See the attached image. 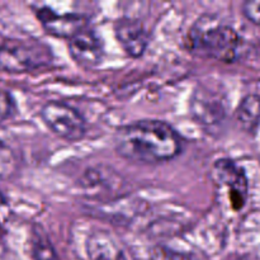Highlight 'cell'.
Segmentation results:
<instances>
[{"label":"cell","instance_id":"6da1fadb","mask_svg":"<svg viewBox=\"0 0 260 260\" xmlns=\"http://www.w3.org/2000/svg\"><path fill=\"white\" fill-rule=\"evenodd\" d=\"M113 145L119 156L139 164H161L183 151L182 136L172 124L159 119H141L118 127Z\"/></svg>","mask_w":260,"mask_h":260},{"label":"cell","instance_id":"7a4b0ae2","mask_svg":"<svg viewBox=\"0 0 260 260\" xmlns=\"http://www.w3.org/2000/svg\"><path fill=\"white\" fill-rule=\"evenodd\" d=\"M187 46L198 57L231 63L239 56L241 37L233 25L212 14H203L189 28Z\"/></svg>","mask_w":260,"mask_h":260},{"label":"cell","instance_id":"3957f363","mask_svg":"<svg viewBox=\"0 0 260 260\" xmlns=\"http://www.w3.org/2000/svg\"><path fill=\"white\" fill-rule=\"evenodd\" d=\"M52 60V50L41 41L0 36V70L30 73L46 68Z\"/></svg>","mask_w":260,"mask_h":260},{"label":"cell","instance_id":"277c9868","mask_svg":"<svg viewBox=\"0 0 260 260\" xmlns=\"http://www.w3.org/2000/svg\"><path fill=\"white\" fill-rule=\"evenodd\" d=\"M189 113L208 134H215L228 118L226 94L213 86L200 84L190 96Z\"/></svg>","mask_w":260,"mask_h":260},{"label":"cell","instance_id":"5b68a950","mask_svg":"<svg viewBox=\"0 0 260 260\" xmlns=\"http://www.w3.org/2000/svg\"><path fill=\"white\" fill-rule=\"evenodd\" d=\"M40 117L48 129L58 139L78 142L86 135V121L69 104L57 101L46 102L40 111Z\"/></svg>","mask_w":260,"mask_h":260},{"label":"cell","instance_id":"8992f818","mask_svg":"<svg viewBox=\"0 0 260 260\" xmlns=\"http://www.w3.org/2000/svg\"><path fill=\"white\" fill-rule=\"evenodd\" d=\"M212 178L216 183L228 188L229 200L234 211L245 207L249 193V180L243 167L229 157H221L213 162Z\"/></svg>","mask_w":260,"mask_h":260},{"label":"cell","instance_id":"52a82bcc","mask_svg":"<svg viewBox=\"0 0 260 260\" xmlns=\"http://www.w3.org/2000/svg\"><path fill=\"white\" fill-rule=\"evenodd\" d=\"M35 13L46 33L56 38L69 41L84 28L89 27L88 18L79 13L58 14L50 7L37 8Z\"/></svg>","mask_w":260,"mask_h":260},{"label":"cell","instance_id":"ba28073f","mask_svg":"<svg viewBox=\"0 0 260 260\" xmlns=\"http://www.w3.org/2000/svg\"><path fill=\"white\" fill-rule=\"evenodd\" d=\"M114 36L127 56L140 58L145 55L151 42V36L139 19L122 17L113 24Z\"/></svg>","mask_w":260,"mask_h":260},{"label":"cell","instance_id":"9c48e42d","mask_svg":"<svg viewBox=\"0 0 260 260\" xmlns=\"http://www.w3.org/2000/svg\"><path fill=\"white\" fill-rule=\"evenodd\" d=\"M68 48L70 57L83 69H93L103 61L104 43L90 27L84 28L70 38L68 41Z\"/></svg>","mask_w":260,"mask_h":260},{"label":"cell","instance_id":"30bf717a","mask_svg":"<svg viewBox=\"0 0 260 260\" xmlns=\"http://www.w3.org/2000/svg\"><path fill=\"white\" fill-rule=\"evenodd\" d=\"M85 250L89 260H127L118 243L104 230H96L88 236Z\"/></svg>","mask_w":260,"mask_h":260},{"label":"cell","instance_id":"8fae6325","mask_svg":"<svg viewBox=\"0 0 260 260\" xmlns=\"http://www.w3.org/2000/svg\"><path fill=\"white\" fill-rule=\"evenodd\" d=\"M235 119L241 131L255 134L260 124V95L246 94L236 107Z\"/></svg>","mask_w":260,"mask_h":260},{"label":"cell","instance_id":"7c38bea8","mask_svg":"<svg viewBox=\"0 0 260 260\" xmlns=\"http://www.w3.org/2000/svg\"><path fill=\"white\" fill-rule=\"evenodd\" d=\"M32 255L35 260H60L57 251L42 226L35 225L32 230Z\"/></svg>","mask_w":260,"mask_h":260},{"label":"cell","instance_id":"4fadbf2b","mask_svg":"<svg viewBox=\"0 0 260 260\" xmlns=\"http://www.w3.org/2000/svg\"><path fill=\"white\" fill-rule=\"evenodd\" d=\"M18 169V157L14 149L4 139L0 129V179L13 177Z\"/></svg>","mask_w":260,"mask_h":260},{"label":"cell","instance_id":"5bb4252c","mask_svg":"<svg viewBox=\"0 0 260 260\" xmlns=\"http://www.w3.org/2000/svg\"><path fill=\"white\" fill-rule=\"evenodd\" d=\"M17 113V103L14 96L8 90H0V123L13 118Z\"/></svg>","mask_w":260,"mask_h":260},{"label":"cell","instance_id":"9a60e30c","mask_svg":"<svg viewBox=\"0 0 260 260\" xmlns=\"http://www.w3.org/2000/svg\"><path fill=\"white\" fill-rule=\"evenodd\" d=\"M244 17L254 24L260 25V0H248L241 7Z\"/></svg>","mask_w":260,"mask_h":260},{"label":"cell","instance_id":"2e32d148","mask_svg":"<svg viewBox=\"0 0 260 260\" xmlns=\"http://www.w3.org/2000/svg\"><path fill=\"white\" fill-rule=\"evenodd\" d=\"M154 260H197L194 255L182 251L170 250V249L161 248L155 253Z\"/></svg>","mask_w":260,"mask_h":260},{"label":"cell","instance_id":"e0dca14e","mask_svg":"<svg viewBox=\"0 0 260 260\" xmlns=\"http://www.w3.org/2000/svg\"><path fill=\"white\" fill-rule=\"evenodd\" d=\"M4 203H5V198L3 197V194L0 193V205H4Z\"/></svg>","mask_w":260,"mask_h":260}]
</instances>
